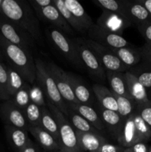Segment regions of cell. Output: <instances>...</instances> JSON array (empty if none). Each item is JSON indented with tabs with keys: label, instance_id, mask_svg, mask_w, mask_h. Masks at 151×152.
<instances>
[{
	"label": "cell",
	"instance_id": "cell-1",
	"mask_svg": "<svg viewBox=\"0 0 151 152\" xmlns=\"http://www.w3.org/2000/svg\"><path fill=\"white\" fill-rule=\"evenodd\" d=\"M0 13L28 33L34 41L43 45V34L35 12L25 0H3Z\"/></svg>",
	"mask_w": 151,
	"mask_h": 152
},
{
	"label": "cell",
	"instance_id": "cell-2",
	"mask_svg": "<svg viewBox=\"0 0 151 152\" xmlns=\"http://www.w3.org/2000/svg\"><path fill=\"white\" fill-rule=\"evenodd\" d=\"M0 48L7 65L17 71L26 83L33 85L36 80V70L32 53L13 45L0 35Z\"/></svg>",
	"mask_w": 151,
	"mask_h": 152
},
{
	"label": "cell",
	"instance_id": "cell-3",
	"mask_svg": "<svg viewBox=\"0 0 151 152\" xmlns=\"http://www.w3.org/2000/svg\"><path fill=\"white\" fill-rule=\"evenodd\" d=\"M34 60L36 70V83L41 87L44 92L46 100L54 105L66 117L68 112L67 102L64 100L58 91L56 83L47 70L46 63L38 58H36Z\"/></svg>",
	"mask_w": 151,
	"mask_h": 152
},
{
	"label": "cell",
	"instance_id": "cell-4",
	"mask_svg": "<svg viewBox=\"0 0 151 152\" xmlns=\"http://www.w3.org/2000/svg\"><path fill=\"white\" fill-rule=\"evenodd\" d=\"M46 103L58 124L60 150L63 152H84L78 146L76 131L63 113L48 101L46 100Z\"/></svg>",
	"mask_w": 151,
	"mask_h": 152
},
{
	"label": "cell",
	"instance_id": "cell-5",
	"mask_svg": "<svg viewBox=\"0 0 151 152\" xmlns=\"http://www.w3.org/2000/svg\"><path fill=\"white\" fill-rule=\"evenodd\" d=\"M0 35L6 40L32 53L36 42L27 32L0 13Z\"/></svg>",
	"mask_w": 151,
	"mask_h": 152
},
{
	"label": "cell",
	"instance_id": "cell-6",
	"mask_svg": "<svg viewBox=\"0 0 151 152\" xmlns=\"http://www.w3.org/2000/svg\"><path fill=\"white\" fill-rule=\"evenodd\" d=\"M46 32L53 46L68 62L77 68H84L73 40L68 38L66 34L53 26L48 27Z\"/></svg>",
	"mask_w": 151,
	"mask_h": 152
},
{
	"label": "cell",
	"instance_id": "cell-7",
	"mask_svg": "<svg viewBox=\"0 0 151 152\" xmlns=\"http://www.w3.org/2000/svg\"><path fill=\"white\" fill-rule=\"evenodd\" d=\"M73 40L84 68L87 69L93 78L102 83H105L107 80L106 71L98 60L96 55L87 45L85 39L76 38L73 39Z\"/></svg>",
	"mask_w": 151,
	"mask_h": 152
},
{
	"label": "cell",
	"instance_id": "cell-8",
	"mask_svg": "<svg viewBox=\"0 0 151 152\" xmlns=\"http://www.w3.org/2000/svg\"><path fill=\"white\" fill-rule=\"evenodd\" d=\"M84 39L105 71L125 73L129 71V68L120 61L110 49L98 44L89 38Z\"/></svg>",
	"mask_w": 151,
	"mask_h": 152
},
{
	"label": "cell",
	"instance_id": "cell-9",
	"mask_svg": "<svg viewBox=\"0 0 151 152\" xmlns=\"http://www.w3.org/2000/svg\"><path fill=\"white\" fill-rule=\"evenodd\" d=\"M87 35L89 39L110 50L131 45L123 36L105 31L99 28L96 23L90 27L87 31Z\"/></svg>",
	"mask_w": 151,
	"mask_h": 152
},
{
	"label": "cell",
	"instance_id": "cell-10",
	"mask_svg": "<svg viewBox=\"0 0 151 152\" xmlns=\"http://www.w3.org/2000/svg\"><path fill=\"white\" fill-rule=\"evenodd\" d=\"M96 24L105 31L121 36L127 28L133 25L124 15L105 10H102Z\"/></svg>",
	"mask_w": 151,
	"mask_h": 152
},
{
	"label": "cell",
	"instance_id": "cell-11",
	"mask_svg": "<svg viewBox=\"0 0 151 152\" xmlns=\"http://www.w3.org/2000/svg\"><path fill=\"white\" fill-rule=\"evenodd\" d=\"M46 66L64 100L67 103H79L74 96L66 71L53 62L46 63Z\"/></svg>",
	"mask_w": 151,
	"mask_h": 152
},
{
	"label": "cell",
	"instance_id": "cell-12",
	"mask_svg": "<svg viewBox=\"0 0 151 152\" xmlns=\"http://www.w3.org/2000/svg\"><path fill=\"white\" fill-rule=\"evenodd\" d=\"M38 19L47 22L65 34H73L74 31L65 21L57 7L52 4L44 7H33Z\"/></svg>",
	"mask_w": 151,
	"mask_h": 152
},
{
	"label": "cell",
	"instance_id": "cell-13",
	"mask_svg": "<svg viewBox=\"0 0 151 152\" xmlns=\"http://www.w3.org/2000/svg\"><path fill=\"white\" fill-rule=\"evenodd\" d=\"M0 117L4 125L19 128L28 132L30 126L25 119L23 111L19 109L10 99L0 104Z\"/></svg>",
	"mask_w": 151,
	"mask_h": 152
},
{
	"label": "cell",
	"instance_id": "cell-14",
	"mask_svg": "<svg viewBox=\"0 0 151 152\" xmlns=\"http://www.w3.org/2000/svg\"><path fill=\"white\" fill-rule=\"evenodd\" d=\"M99 114L105 127L109 131L113 137L117 140L121 133L124 120L120 117L116 111L105 109L102 106L99 107Z\"/></svg>",
	"mask_w": 151,
	"mask_h": 152
},
{
	"label": "cell",
	"instance_id": "cell-15",
	"mask_svg": "<svg viewBox=\"0 0 151 152\" xmlns=\"http://www.w3.org/2000/svg\"><path fill=\"white\" fill-rule=\"evenodd\" d=\"M73 94L79 103L92 106L93 104V94L80 77L72 73L67 72Z\"/></svg>",
	"mask_w": 151,
	"mask_h": 152
},
{
	"label": "cell",
	"instance_id": "cell-16",
	"mask_svg": "<svg viewBox=\"0 0 151 152\" xmlns=\"http://www.w3.org/2000/svg\"><path fill=\"white\" fill-rule=\"evenodd\" d=\"M124 15L136 26L151 21V16L138 0H127Z\"/></svg>",
	"mask_w": 151,
	"mask_h": 152
},
{
	"label": "cell",
	"instance_id": "cell-17",
	"mask_svg": "<svg viewBox=\"0 0 151 152\" xmlns=\"http://www.w3.org/2000/svg\"><path fill=\"white\" fill-rule=\"evenodd\" d=\"M125 77L129 94L136 105L151 103V101L148 98L147 91L137 79L129 71L125 72Z\"/></svg>",
	"mask_w": 151,
	"mask_h": 152
},
{
	"label": "cell",
	"instance_id": "cell-18",
	"mask_svg": "<svg viewBox=\"0 0 151 152\" xmlns=\"http://www.w3.org/2000/svg\"><path fill=\"white\" fill-rule=\"evenodd\" d=\"M4 132L7 142L14 152H19L23 149L30 140L28 132L24 129L4 125Z\"/></svg>",
	"mask_w": 151,
	"mask_h": 152
},
{
	"label": "cell",
	"instance_id": "cell-19",
	"mask_svg": "<svg viewBox=\"0 0 151 152\" xmlns=\"http://www.w3.org/2000/svg\"><path fill=\"white\" fill-rule=\"evenodd\" d=\"M118 145L123 148H130L136 142H139L133 118V113L124 122L121 133L117 139Z\"/></svg>",
	"mask_w": 151,
	"mask_h": 152
},
{
	"label": "cell",
	"instance_id": "cell-20",
	"mask_svg": "<svg viewBox=\"0 0 151 152\" xmlns=\"http://www.w3.org/2000/svg\"><path fill=\"white\" fill-rule=\"evenodd\" d=\"M76 134L78 146L84 152H96L102 144L107 142L101 134L83 133L78 131H76Z\"/></svg>",
	"mask_w": 151,
	"mask_h": 152
},
{
	"label": "cell",
	"instance_id": "cell-21",
	"mask_svg": "<svg viewBox=\"0 0 151 152\" xmlns=\"http://www.w3.org/2000/svg\"><path fill=\"white\" fill-rule=\"evenodd\" d=\"M28 132L31 134L37 142V144L45 152H56L60 149L59 143L52 137V135L40 126H30Z\"/></svg>",
	"mask_w": 151,
	"mask_h": 152
},
{
	"label": "cell",
	"instance_id": "cell-22",
	"mask_svg": "<svg viewBox=\"0 0 151 152\" xmlns=\"http://www.w3.org/2000/svg\"><path fill=\"white\" fill-rule=\"evenodd\" d=\"M67 105L78 113L99 132L105 129L100 115L92 106L81 103H67Z\"/></svg>",
	"mask_w": 151,
	"mask_h": 152
},
{
	"label": "cell",
	"instance_id": "cell-23",
	"mask_svg": "<svg viewBox=\"0 0 151 152\" xmlns=\"http://www.w3.org/2000/svg\"><path fill=\"white\" fill-rule=\"evenodd\" d=\"M63 1L65 7L79 22L85 33H87L90 27L94 23L83 6L76 0H63Z\"/></svg>",
	"mask_w": 151,
	"mask_h": 152
},
{
	"label": "cell",
	"instance_id": "cell-24",
	"mask_svg": "<svg viewBox=\"0 0 151 152\" xmlns=\"http://www.w3.org/2000/svg\"><path fill=\"white\" fill-rule=\"evenodd\" d=\"M92 89H93V94L100 104V106L105 109L117 112L118 111L117 102L113 95L110 89L98 83L93 85Z\"/></svg>",
	"mask_w": 151,
	"mask_h": 152
},
{
	"label": "cell",
	"instance_id": "cell-25",
	"mask_svg": "<svg viewBox=\"0 0 151 152\" xmlns=\"http://www.w3.org/2000/svg\"><path fill=\"white\" fill-rule=\"evenodd\" d=\"M106 78L113 93L132 99L127 89L125 73L106 71Z\"/></svg>",
	"mask_w": 151,
	"mask_h": 152
},
{
	"label": "cell",
	"instance_id": "cell-26",
	"mask_svg": "<svg viewBox=\"0 0 151 152\" xmlns=\"http://www.w3.org/2000/svg\"><path fill=\"white\" fill-rule=\"evenodd\" d=\"M111 50L120 59V61L129 68V70L136 66L142 61V56L139 49L133 48L131 45L112 49Z\"/></svg>",
	"mask_w": 151,
	"mask_h": 152
},
{
	"label": "cell",
	"instance_id": "cell-27",
	"mask_svg": "<svg viewBox=\"0 0 151 152\" xmlns=\"http://www.w3.org/2000/svg\"><path fill=\"white\" fill-rule=\"evenodd\" d=\"M65 117L68 119L75 131L83 132V133L101 134L100 132L95 129L84 117H81L78 113L68 106L67 116Z\"/></svg>",
	"mask_w": 151,
	"mask_h": 152
},
{
	"label": "cell",
	"instance_id": "cell-28",
	"mask_svg": "<svg viewBox=\"0 0 151 152\" xmlns=\"http://www.w3.org/2000/svg\"><path fill=\"white\" fill-rule=\"evenodd\" d=\"M138 81L147 89H151V64L144 61H141L138 65L129 70Z\"/></svg>",
	"mask_w": 151,
	"mask_h": 152
},
{
	"label": "cell",
	"instance_id": "cell-29",
	"mask_svg": "<svg viewBox=\"0 0 151 152\" xmlns=\"http://www.w3.org/2000/svg\"><path fill=\"white\" fill-rule=\"evenodd\" d=\"M41 127L51 134L59 145V132L58 124L54 116L52 114L47 106L41 108Z\"/></svg>",
	"mask_w": 151,
	"mask_h": 152
},
{
	"label": "cell",
	"instance_id": "cell-30",
	"mask_svg": "<svg viewBox=\"0 0 151 152\" xmlns=\"http://www.w3.org/2000/svg\"><path fill=\"white\" fill-rule=\"evenodd\" d=\"M112 93L117 102V106H118V111H117V112H118V114H119L120 117L123 120H125L136 110V102L133 99L124 97V96H119V95L113 93V91Z\"/></svg>",
	"mask_w": 151,
	"mask_h": 152
},
{
	"label": "cell",
	"instance_id": "cell-31",
	"mask_svg": "<svg viewBox=\"0 0 151 152\" xmlns=\"http://www.w3.org/2000/svg\"><path fill=\"white\" fill-rule=\"evenodd\" d=\"M7 65V64H6ZM7 91L10 97L11 98L19 89L22 88L26 82L22 76L14 69L7 65Z\"/></svg>",
	"mask_w": 151,
	"mask_h": 152
},
{
	"label": "cell",
	"instance_id": "cell-32",
	"mask_svg": "<svg viewBox=\"0 0 151 152\" xmlns=\"http://www.w3.org/2000/svg\"><path fill=\"white\" fill-rule=\"evenodd\" d=\"M93 3L105 11L124 15L127 0H93Z\"/></svg>",
	"mask_w": 151,
	"mask_h": 152
},
{
	"label": "cell",
	"instance_id": "cell-33",
	"mask_svg": "<svg viewBox=\"0 0 151 152\" xmlns=\"http://www.w3.org/2000/svg\"><path fill=\"white\" fill-rule=\"evenodd\" d=\"M53 2L54 5L57 7V9L60 12L64 19H65V21L68 22V25L71 27V28L74 31L81 33V34H85V31L83 29L82 26L75 19V17L73 16L72 13L69 11V10L65 7L63 0H53Z\"/></svg>",
	"mask_w": 151,
	"mask_h": 152
},
{
	"label": "cell",
	"instance_id": "cell-34",
	"mask_svg": "<svg viewBox=\"0 0 151 152\" xmlns=\"http://www.w3.org/2000/svg\"><path fill=\"white\" fill-rule=\"evenodd\" d=\"M31 86L28 83H25L21 89H19L10 99L12 102L22 111H25L28 105L30 103V90Z\"/></svg>",
	"mask_w": 151,
	"mask_h": 152
},
{
	"label": "cell",
	"instance_id": "cell-35",
	"mask_svg": "<svg viewBox=\"0 0 151 152\" xmlns=\"http://www.w3.org/2000/svg\"><path fill=\"white\" fill-rule=\"evenodd\" d=\"M23 113L29 126H31V127L40 126L41 127V107L30 102L27 106Z\"/></svg>",
	"mask_w": 151,
	"mask_h": 152
},
{
	"label": "cell",
	"instance_id": "cell-36",
	"mask_svg": "<svg viewBox=\"0 0 151 152\" xmlns=\"http://www.w3.org/2000/svg\"><path fill=\"white\" fill-rule=\"evenodd\" d=\"M135 126L139 141L148 142L151 140V130L144 120L136 111L133 112Z\"/></svg>",
	"mask_w": 151,
	"mask_h": 152
},
{
	"label": "cell",
	"instance_id": "cell-37",
	"mask_svg": "<svg viewBox=\"0 0 151 152\" xmlns=\"http://www.w3.org/2000/svg\"><path fill=\"white\" fill-rule=\"evenodd\" d=\"M10 99L7 91V65L0 61V101L4 102Z\"/></svg>",
	"mask_w": 151,
	"mask_h": 152
},
{
	"label": "cell",
	"instance_id": "cell-38",
	"mask_svg": "<svg viewBox=\"0 0 151 152\" xmlns=\"http://www.w3.org/2000/svg\"><path fill=\"white\" fill-rule=\"evenodd\" d=\"M30 102L32 103L36 104L41 108L47 107L44 92L36 83L31 85L30 90Z\"/></svg>",
	"mask_w": 151,
	"mask_h": 152
},
{
	"label": "cell",
	"instance_id": "cell-39",
	"mask_svg": "<svg viewBox=\"0 0 151 152\" xmlns=\"http://www.w3.org/2000/svg\"><path fill=\"white\" fill-rule=\"evenodd\" d=\"M135 111L142 117L151 130V103L136 105Z\"/></svg>",
	"mask_w": 151,
	"mask_h": 152
},
{
	"label": "cell",
	"instance_id": "cell-40",
	"mask_svg": "<svg viewBox=\"0 0 151 152\" xmlns=\"http://www.w3.org/2000/svg\"><path fill=\"white\" fill-rule=\"evenodd\" d=\"M136 27L141 35L145 39L146 43L151 44V21L147 22Z\"/></svg>",
	"mask_w": 151,
	"mask_h": 152
},
{
	"label": "cell",
	"instance_id": "cell-41",
	"mask_svg": "<svg viewBox=\"0 0 151 152\" xmlns=\"http://www.w3.org/2000/svg\"><path fill=\"white\" fill-rule=\"evenodd\" d=\"M125 148L119 145H113L108 142H105L101 145L96 152H123Z\"/></svg>",
	"mask_w": 151,
	"mask_h": 152
},
{
	"label": "cell",
	"instance_id": "cell-42",
	"mask_svg": "<svg viewBox=\"0 0 151 152\" xmlns=\"http://www.w3.org/2000/svg\"><path fill=\"white\" fill-rule=\"evenodd\" d=\"M140 50L142 60L151 64V44L145 43L141 48Z\"/></svg>",
	"mask_w": 151,
	"mask_h": 152
},
{
	"label": "cell",
	"instance_id": "cell-43",
	"mask_svg": "<svg viewBox=\"0 0 151 152\" xmlns=\"http://www.w3.org/2000/svg\"><path fill=\"white\" fill-rule=\"evenodd\" d=\"M147 142L139 141L130 147V149L133 152H148L149 151V145L147 143Z\"/></svg>",
	"mask_w": 151,
	"mask_h": 152
},
{
	"label": "cell",
	"instance_id": "cell-44",
	"mask_svg": "<svg viewBox=\"0 0 151 152\" xmlns=\"http://www.w3.org/2000/svg\"><path fill=\"white\" fill-rule=\"evenodd\" d=\"M19 152H45L38 144L35 143L33 141L30 140L29 141L26 146L21 150Z\"/></svg>",
	"mask_w": 151,
	"mask_h": 152
},
{
	"label": "cell",
	"instance_id": "cell-45",
	"mask_svg": "<svg viewBox=\"0 0 151 152\" xmlns=\"http://www.w3.org/2000/svg\"><path fill=\"white\" fill-rule=\"evenodd\" d=\"M31 7H44L53 4V0H28Z\"/></svg>",
	"mask_w": 151,
	"mask_h": 152
},
{
	"label": "cell",
	"instance_id": "cell-46",
	"mask_svg": "<svg viewBox=\"0 0 151 152\" xmlns=\"http://www.w3.org/2000/svg\"><path fill=\"white\" fill-rule=\"evenodd\" d=\"M138 1L147 9L151 16V0H138Z\"/></svg>",
	"mask_w": 151,
	"mask_h": 152
},
{
	"label": "cell",
	"instance_id": "cell-47",
	"mask_svg": "<svg viewBox=\"0 0 151 152\" xmlns=\"http://www.w3.org/2000/svg\"><path fill=\"white\" fill-rule=\"evenodd\" d=\"M147 95H148V98H149L150 100L151 101V89L147 91Z\"/></svg>",
	"mask_w": 151,
	"mask_h": 152
},
{
	"label": "cell",
	"instance_id": "cell-48",
	"mask_svg": "<svg viewBox=\"0 0 151 152\" xmlns=\"http://www.w3.org/2000/svg\"><path fill=\"white\" fill-rule=\"evenodd\" d=\"M0 61H4V58H3L2 56V53H1V48H0Z\"/></svg>",
	"mask_w": 151,
	"mask_h": 152
},
{
	"label": "cell",
	"instance_id": "cell-49",
	"mask_svg": "<svg viewBox=\"0 0 151 152\" xmlns=\"http://www.w3.org/2000/svg\"><path fill=\"white\" fill-rule=\"evenodd\" d=\"M123 152H133V151H131V149H130V148H125V149H124V151Z\"/></svg>",
	"mask_w": 151,
	"mask_h": 152
},
{
	"label": "cell",
	"instance_id": "cell-50",
	"mask_svg": "<svg viewBox=\"0 0 151 152\" xmlns=\"http://www.w3.org/2000/svg\"><path fill=\"white\" fill-rule=\"evenodd\" d=\"M2 1H3V0H0V7H1V4H2Z\"/></svg>",
	"mask_w": 151,
	"mask_h": 152
},
{
	"label": "cell",
	"instance_id": "cell-51",
	"mask_svg": "<svg viewBox=\"0 0 151 152\" xmlns=\"http://www.w3.org/2000/svg\"><path fill=\"white\" fill-rule=\"evenodd\" d=\"M148 152H151V145L150 146H149V151Z\"/></svg>",
	"mask_w": 151,
	"mask_h": 152
},
{
	"label": "cell",
	"instance_id": "cell-52",
	"mask_svg": "<svg viewBox=\"0 0 151 152\" xmlns=\"http://www.w3.org/2000/svg\"><path fill=\"white\" fill-rule=\"evenodd\" d=\"M56 152H63V151H62V150H60V149H59V150H58V151H56Z\"/></svg>",
	"mask_w": 151,
	"mask_h": 152
}]
</instances>
